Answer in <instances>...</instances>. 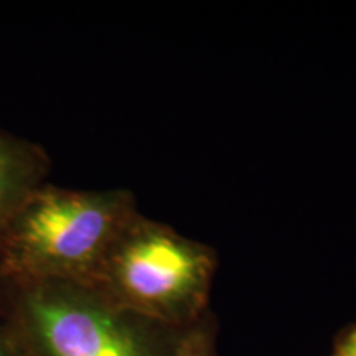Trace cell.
<instances>
[{
	"instance_id": "cell-3",
	"label": "cell",
	"mask_w": 356,
	"mask_h": 356,
	"mask_svg": "<svg viewBox=\"0 0 356 356\" xmlns=\"http://www.w3.org/2000/svg\"><path fill=\"white\" fill-rule=\"evenodd\" d=\"M30 284L26 312L47 356H173L184 333L132 314L89 282Z\"/></svg>"
},
{
	"instance_id": "cell-7",
	"label": "cell",
	"mask_w": 356,
	"mask_h": 356,
	"mask_svg": "<svg viewBox=\"0 0 356 356\" xmlns=\"http://www.w3.org/2000/svg\"><path fill=\"white\" fill-rule=\"evenodd\" d=\"M0 356H8V355H7V351H6V348H3L2 345H0Z\"/></svg>"
},
{
	"instance_id": "cell-5",
	"label": "cell",
	"mask_w": 356,
	"mask_h": 356,
	"mask_svg": "<svg viewBox=\"0 0 356 356\" xmlns=\"http://www.w3.org/2000/svg\"><path fill=\"white\" fill-rule=\"evenodd\" d=\"M173 356H216L215 325L210 314L184 330Z\"/></svg>"
},
{
	"instance_id": "cell-2",
	"label": "cell",
	"mask_w": 356,
	"mask_h": 356,
	"mask_svg": "<svg viewBox=\"0 0 356 356\" xmlns=\"http://www.w3.org/2000/svg\"><path fill=\"white\" fill-rule=\"evenodd\" d=\"M215 273L211 248L137 213L89 284L132 314L186 330L208 314Z\"/></svg>"
},
{
	"instance_id": "cell-1",
	"label": "cell",
	"mask_w": 356,
	"mask_h": 356,
	"mask_svg": "<svg viewBox=\"0 0 356 356\" xmlns=\"http://www.w3.org/2000/svg\"><path fill=\"white\" fill-rule=\"evenodd\" d=\"M137 213L136 200L126 190L40 185L0 229V270L26 282H91Z\"/></svg>"
},
{
	"instance_id": "cell-6",
	"label": "cell",
	"mask_w": 356,
	"mask_h": 356,
	"mask_svg": "<svg viewBox=\"0 0 356 356\" xmlns=\"http://www.w3.org/2000/svg\"><path fill=\"white\" fill-rule=\"evenodd\" d=\"M332 356H356V323L337 338Z\"/></svg>"
},
{
	"instance_id": "cell-4",
	"label": "cell",
	"mask_w": 356,
	"mask_h": 356,
	"mask_svg": "<svg viewBox=\"0 0 356 356\" xmlns=\"http://www.w3.org/2000/svg\"><path fill=\"white\" fill-rule=\"evenodd\" d=\"M47 165L38 147L0 131V229L24 200L43 185Z\"/></svg>"
}]
</instances>
